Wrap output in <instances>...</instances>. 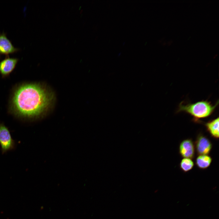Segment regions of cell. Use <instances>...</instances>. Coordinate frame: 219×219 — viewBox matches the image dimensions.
Returning <instances> with one entry per match:
<instances>
[{
    "instance_id": "9",
    "label": "cell",
    "mask_w": 219,
    "mask_h": 219,
    "mask_svg": "<svg viewBox=\"0 0 219 219\" xmlns=\"http://www.w3.org/2000/svg\"><path fill=\"white\" fill-rule=\"evenodd\" d=\"M212 162V158L208 155H200L196 158V164L197 167L201 169H205L208 167Z\"/></svg>"
},
{
    "instance_id": "1",
    "label": "cell",
    "mask_w": 219,
    "mask_h": 219,
    "mask_svg": "<svg viewBox=\"0 0 219 219\" xmlns=\"http://www.w3.org/2000/svg\"><path fill=\"white\" fill-rule=\"evenodd\" d=\"M51 94L39 84L24 83L17 86L10 101V112L19 117L30 119L43 113L52 102Z\"/></svg>"
},
{
    "instance_id": "2",
    "label": "cell",
    "mask_w": 219,
    "mask_h": 219,
    "mask_svg": "<svg viewBox=\"0 0 219 219\" xmlns=\"http://www.w3.org/2000/svg\"><path fill=\"white\" fill-rule=\"evenodd\" d=\"M218 103V101L214 105H213L207 100L194 103H184L182 102L179 104L177 112L186 113L196 120L205 118L212 114Z\"/></svg>"
},
{
    "instance_id": "10",
    "label": "cell",
    "mask_w": 219,
    "mask_h": 219,
    "mask_svg": "<svg viewBox=\"0 0 219 219\" xmlns=\"http://www.w3.org/2000/svg\"><path fill=\"white\" fill-rule=\"evenodd\" d=\"M194 165V162L191 159L183 158L180 163V168L184 172H187L191 170Z\"/></svg>"
},
{
    "instance_id": "6",
    "label": "cell",
    "mask_w": 219,
    "mask_h": 219,
    "mask_svg": "<svg viewBox=\"0 0 219 219\" xmlns=\"http://www.w3.org/2000/svg\"><path fill=\"white\" fill-rule=\"evenodd\" d=\"M19 59L8 56L0 61V74L3 77L9 75L15 69Z\"/></svg>"
},
{
    "instance_id": "8",
    "label": "cell",
    "mask_w": 219,
    "mask_h": 219,
    "mask_svg": "<svg viewBox=\"0 0 219 219\" xmlns=\"http://www.w3.org/2000/svg\"><path fill=\"white\" fill-rule=\"evenodd\" d=\"M208 132L215 139L219 138V117L210 121L205 124Z\"/></svg>"
},
{
    "instance_id": "5",
    "label": "cell",
    "mask_w": 219,
    "mask_h": 219,
    "mask_svg": "<svg viewBox=\"0 0 219 219\" xmlns=\"http://www.w3.org/2000/svg\"><path fill=\"white\" fill-rule=\"evenodd\" d=\"M179 153L183 158L192 159L195 153V145L190 139H186L180 143L179 148Z\"/></svg>"
},
{
    "instance_id": "11",
    "label": "cell",
    "mask_w": 219,
    "mask_h": 219,
    "mask_svg": "<svg viewBox=\"0 0 219 219\" xmlns=\"http://www.w3.org/2000/svg\"><path fill=\"white\" fill-rule=\"evenodd\" d=\"M0 58H1V56H0Z\"/></svg>"
},
{
    "instance_id": "4",
    "label": "cell",
    "mask_w": 219,
    "mask_h": 219,
    "mask_svg": "<svg viewBox=\"0 0 219 219\" xmlns=\"http://www.w3.org/2000/svg\"><path fill=\"white\" fill-rule=\"evenodd\" d=\"M195 148L197 154L208 155L212 148V144L210 140L202 134H199L195 141Z\"/></svg>"
},
{
    "instance_id": "3",
    "label": "cell",
    "mask_w": 219,
    "mask_h": 219,
    "mask_svg": "<svg viewBox=\"0 0 219 219\" xmlns=\"http://www.w3.org/2000/svg\"><path fill=\"white\" fill-rule=\"evenodd\" d=\"M0 145L2 153L12 149L15 146L9 129L2 123H0Z\"/></svg>"
},
{
    "instance_id": "7",
    "label": "cell",
    "mask_w": 219,
    "mask_h": 219,
    "mask_svg": "<svg viewBox=\"0 0 219 219\" xmlns=\"http://www.w3.org/2000/svg\"><path fill=\"white\" fill-rule=\"evenodd\" d=\"M19 50L15 47L4 32L0 33V54L8 56Z\"/></svg>"
}]
</instances>
